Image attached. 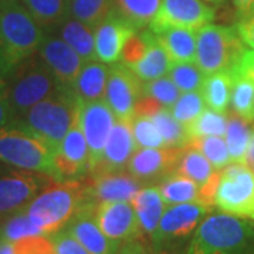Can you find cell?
Masks as SVG:
<instances>
[{
	"label": "cell",
	"instance_id": "3",
	"mask_svg": "<svg viewBox=\"0 0 254 254\" xmlns=\"http://www.w3.org/2000/svg\"><path fill=\"white\" fill-rule=\"evenodd\" d=\"M185 254H254V223L230 213H212L200 222Z\"/></svg>",
	"mask_w": 254,
	"mask_h": 254
},
{
	"label": "cell",
	"instance_id": "34",
	"mask_svg": "<svg viewBox=\"0 0 254 254\" xmlns=\"http://www.w3.org/2000/svg\"><path fill=\"white\" fill-rule=\"evenodd\" d=\"M150 119L154 122L155 127L163 136L167 147H184L188 144L190 137H188L187 127L174 119L170 109L163 108L158 112H155L154 115H151Z\"/></svg>",
	"mask_w": 254,
	"mask_h": 254
},
{
	"label": "cell",
	"instance_id": "42",
	"mask_svg": "<svg viewBox=\"0 0 254 254\" xmlns=\"http://www.w3.org/2000/svg\"><path fill=\"white\" fill-rule=\"evenodd\" d=\"M153 31H143L140 34H133L125 44L123 53H122V64H125L127 66H131L133 64H136L147 51V48L150 46V41L153 38Z\"/></svg>",
	"mask_w": 254,
	"mask_h": 254
},
{
	"label": "cell",
	"instance_id": "44",
	"mask_svg": "<svg viewBox=\"0 0 254 254\" xmlns=\"http://www.w3.org/2000/svg\"><path fill=\"white\" fill-rule=\"evenodd\" d=\"M50 237L54 243L55 254H89L66 229H63Z\"/></svg>",
	"mask_w": 254,
	"mask_h": 254
},
{
	"label": "cell",
	"instance_id": "40",
	"mask_svg": "<svg viewBox=\"0 0 254 254\" xmlns=\"http://www.w3.org/2000/svg\"><path fill=\"white\" fill-rule=\"evenodd\" d=\"M131 133L137 148L167 147L154 122L147 116H134L131 119Z\"/></svg>",
	"mask_w": 254,
	"mask_h": 254
},
{
	"label": "cell",
	"instance_id": "12",
	"mask_svg": "<svg viewBox=\"0 0 254 254\" xmlns=\"http://www.w3.org/2000/svg\"><path fill=\"white\" fill-rule=\"evenodd\" d=\"M143 92V81L125 64L109 66L105 102L116 119L128 120L134 118V108Z\"/></svg>",
	"mask_w": 254,
	"mask_h": 254
},
{
	"label": "cell",
	"instance_id": "50",
	"mask_svg": "<svg viewBox=\"0 0 254 254\" xmlns=\"http://www.w3.org/2000/svg\"><path fill=\"white\" fill-rule=\"evenodd\" d=\"M123 250H125V254H148L141 240H134V242L123 245Z\"/></svg>",
	"mask_w": 254,
	"mask_h": 254
},
{
	"label": "cell",
	"instance_id": "24",
	"mask_svg": "<svg viewBox=\"0 0 254 254\" xmlns=\"http://www.w3.org/2000/svg\"><path fill=\"white\" fill-rule=\"evenodd\" d=\"M170 60L174 63H195L196 30L171 27L155 34Z\"/></svg>",
	"mask_w": 254,
	"mask_h": 254
},
{
	"label": "cell",
	"instance_id": "33",
	"mask_svg": "<svg viewBox=\"0 0 254 254\" xmlns=\"http://www.w3.org/2000/svg\"><path fill=\"white\" fill-rule=\"evenodd\" d=\"M232 109L247 123L254 122V82L236 69L230 98Z\"/></svg>",
	"mask_w": 254,
	"mask_h": 254
},
{
	"label": "cell",
	"instance_id": "6",
	"mask_svg": "<svg viewBox=\"0 0 254 254\" xmlns=\"http://www.w3.org/2000/svg\"><path fill=\"white\" fill-rule=\"evenodd\" d=\"M245 51L236 27L209 23L196 30L195 64L205 75L236 69Z\"/></svg>",
	"mask_w": 254,
	"mask_h": 254
},
{
	"label": "cell",
	"instance_id": "54",
	"mask_svg": "<svg viewBox=\"0 0 254 254\" xmlns=\"http://www.w3.org/2000/svg\"><path fill=\"white\" fill-rule=\"evenodd\" d=\"M4 88H6V82H4L3 79H1V78H0V92L3 91Z\"/></svg>",
	"mask_w": 254,
	"mask_h": 254
},
{
	"label": "cell",
	"instance_id": "7",
	"mask_svg": "<svg viewBox=\"0 0 254 254\" xmlns=\"http://www.w3.org/2000/svg\"><path fill=\"white\" fill-rule=\"evenodd\" d=\"M61 89L58 81L40 61L23 63L13 76L9 88H4V93L9 99L10 106L14 112V120L24 115L30 108Z\"/></svg>",
	"mask_w": 254,
	"mask_h": 254
},
{
	"label": "cell",
	"instance_id": "29",
	"mask_svg": "<svg viewBox=\"0 0 254 254\" xmlns=\"http://www.w3.org/2000/svg\"><path fill=\"white\" fill-rule=\"evenodd\" d=\"M41 28L61 26L69 13V0H20Z\"/></svg>",
	"mask_w": 254,
	"mask_h": 254
},
{
	"label": "cell",
	"instance_id": "47",
	"mask_svg": "<svg viewBox=\"0 0 254 254\" xmlns=\"http://www.w3.org/2000/svg\"><path fill=\"white\" fill-rule=\"evenodd\" d=\"M13 120H14V112L11 109L9 99H7L4 89H3L0 92V130L3 127L9 126Z\"/></svg>",
	"mask_w": 254,
	"mask_h": 254
},
{
	"label": "cell",
	"instance_id": "55",
	"mask_svg": "<svg viewBox=\"0 0 254 254\" xmlns=\"http://www.w3.org/2000/svg\"><path fill=\"white\" fill-rule=\"evenodd\" d=\"M4 240H3V235H1V223H0V246L3 243Z\"/></svg>",
	"mask_w": 254,
	"mask_h": 254
},
{
	"label": "cell",
	"instance_id": "27",
	"mask_svg": "<svg viewBox=\"0 0 254 254\" xmlns=\"http://www.w3.org/2000/svg\"><path fill=\"white\" fill-rule=\"evenodd\" d=\"M61 38L81 55L85 63L98 61L95 50V28L76 18H68L61 24Z\"/></svg>",
	"mask_w": 254,
	"mask_h": 254
},
{
	"label": "cell",
	"instance_id": "18",
	"mask_svg": "<svg viewBox=\"0 0 254 254\" xmlns=\"http://www.w3.org/2000/svg\"><path fill=\"white\" fill-rule=\"evenodd\" d=\"M136 150V143L131 133V122L116 119V123L103 148L102 157L89 171V175L119 173L125 170Z\"/></svg>",
	"mask_w": 254,
	"mask_h": 254
},
{
	"label": "cell",
	"instance_id": "26",
	"mask_svg": "<svg viewBox=\"0 0 254 254\" xmlns=\"http://www.w3.org/2000/svg\"><path fill=\"white\" fill-rule=\"evenodd\" d=\"M171 65H173V61L170 60V57L165 53L163 46L158 43L157 36L153 34L150 46L147 48L144 55L128 68L136 73L141 81L147 82L155 79V78L165 76L170 71Z\"/></svg>",
	"mask_w": 254,
	"mask_h": 254
},
{
	"label": "cell",
	"instance_id": "30",
	"mask_svg": "<svg viewBox=\"0 0 254 254\" xmlns=\"http://www.w3.org/2000/svg\"><path fill=\"white\" fill-rule=\"evenodd\" d=\"M158 190L161 192L165 205L185 203V202H198L199 187L190 178L173 173L160 181Z\"/></svg>",
	"mask_w": 254,
	"mask_h": 254
},
{
	"label": "cell",
	"instance_id": "57",
	"mask_svg": "<svg viewBox=\"0 0 254 254\" xmlns=\"http://www.w3.org/2000/svg\"><path fill=\"white\" fill-rule=\"evenodd\" d=\"M252 219H253V220H254V215H253V216H252Z\"/></svg>",
	"mask_w": 254,
	"mask_h": 254
},
{
	"label": "cell",
	"instance_id": "23",
	"mask_svg": "<svg viewBox=\"0 0 254 254\" xmlns=\"http://www.w3.org/2000/svg\"><path fill=\"white\" fill-rule=\"evenodd\" d=\"M130 202L136 210V215L144 236L151 237L157 230L164 210H165V202L161 196L158 187L141 188Z\"/></svg>",
	"mask_w": 254,
	"mask_h": 254
},
{
	"label": "cell",
	"instance_id": "39",
	"mask_svg": "<svg viewBox=\"0 0 254 254\" xmlns=\"http://www.w3.org/2000/svg\"><path fill=\"white\" fill-rule=\"evenodd\" d=\"M1 235H3L4 242L16 243L21 239L43 235V233L38 227L33 225L26 210L21 209V210H17V212L9 215L6 220L1 223Z\"/></svg>",
	"mask_w": 254,
	"mask_h": 254
},
{
	"label": "cell",
	"instance_id": "51",
	"mask_svg": "<svg viewBox=\"0 0 254 254\" xmlns=\"http://www.w3.org/2000/svg\"><path fill=\"white\" fill-rule=\"evenodd\" d=\"M153 254H185V247L177 246V247H167L161 250H155Z\"/></svg>",
	"mask_w": 254,
	"mask_h": 254
},
{
	"label": "cell",
	"instance_id": "14",
	"mask_svg": "<svg viewBox=\"0 0 254 254\" xmlns=\"http://www.w3.org/2000/svg\"><path fill=\"white\" fill-rule=\"evenodd\" d=\"M115 123H116V116L105 99L81 103L79 126L89 147L88 173L100 160Z\"/></svg>",
	"mask_w": 254,
	"mask_h": 254
},
{
	"label": "cell",
	"instance_id": "1",
	"mask_svg": "<svg viewBox=\"0 0 254 254\" xmlns=\"http://www.w3.org/2000/svg\"><path fill=\"white\" fill-rule=\"evenodd\" d=\"M44 38L43 28L20 0H0V72L16 71Z\"/></svg>",
	"mask_w": 254,
	"mask_h": 254
},
{
	"label": "cell",
	"instance_id": "28",
	"mask_svg": "<svg viewBox=\"0 0 254 254\" xmlns=\"http://www.w3.org/2000/svg\"><path fill=\"white\" fill-rule=\"evenodd\" d=\"M254 131L249 123L240 119L237 115L227 116V127L225 133L230 163L247 164V153L253 140Z\"/></svg>",
	"mask_w": 254,
	"mask_h": 254
},
{
	"label": "cell",
	"instance_id": "41",
	"mask_svg": "<svg viewBox=\"0 0 254 254\" xmlns=\"http://www.w3.org/2000/svg\"><path fill=\"white\" fill-rule=\"evenodd\" d=\"M141 95L150 96L155 99L163 108L170 109L175 103V100L180 98V89L175 86L170 76H161L151 81L143 82V92Z\"/></svg>",
	"mask_w": 254,
	"mask_h": 254
},
{
	"label": "cell",
	"instance_id": "45",
	"mask_svg": "<svg viewBox=\"0 0 254 254\" xmlns=\"http://www.w3.org/2000/svg\"><path fill=\"white\" fill-rule=\"evenodd\" d=\"M236 31L243 44L254 50V13L246 17H240L236 24Z\"/></svg>",
	"mask_w": 254,
	"mask_h": 254
},
{
	"label": "cell",
	"instance_id": "31",
	"mask_svg": "<svg viewBox=\"0 0 254 254\" xmlns=\"http://www.w3.org/2000/svg\"><path fill=\"white\" fill-rule=\"evenodd\" d=\"M163 0H115L116 11L136 30H141L155 17Z\"/></svg>",
	"mask_w": 254,
	"mask_h": 254
},
{
	"label": "cell",
	"instance_id": "21",
	"mask_svg": "<svg viewBox=\"0 0 254 254\" xmlns=\"http://www.w3.org/2000/svg\"><path fill=\"white\" fill-rule=\"evenodd\" d=\"M88 195L93 202L105 200H130L143 188V182L134 178L131 174L105 173L89 175L86 180Z\"/></svg>",
	"mask_w": 254,
	"mask_h": 254
},
{
	"label": "cell",
	"instance_id": "8",
	"mask_svg": "<svg viewBox=\"0 0 254 254\" xmlns=\"http://www.w3.org/2000/svg\"><path fill=\"white\" fill-rule=\"evenodd\" d=\"M219 212L240 218L254 215V170L247 164H229L220 171L215 195Z\"/></svg>",
	"mask_w": 254,
	"mask_h": 254
},
{
	"label": "cell",
	"instance_id": "9",
	"mask_svg": "<svg viewBox=\"0 0 254 254\" xmlns=\"http://www.w3.org/2000/svg\"><path fill=\"white\" fill-rule=\"evenodd\" d=\"M210 210L212 208L199 202L168 205L164 210L157 230L151 236L154 252L182 246L185 240L192 237L198 225Z\"/></svg>",
	"mask_w": 254,
	"mask_h": 254
},
{
	"label": "cell",
	"instance_id": "20",
	"mask_svg": "<svg viewBox=\"0 0 254 254\" xmlns=\"http://www.w3.org/2000/svg\"><path fill=\"white\" fill-rule=\"evenodd\" d=\"M55 165L63 180L75 178L88 171L89 147L83 136L79 120L71 127L54 153Z\"/></svg>",
	"mask_w": 254,
	"mask_h": 254
},
{
	"label": "cell",
	"instance_id": "58",
	"mask_svg": "<svg viewBox=\"0 0 254 254\" xmlns=\"http://www.w3.org/2000/svg\"><path fill=\"white\" fill-rule=\"evenodd\" d=\"M253 170H254V165H253Z\"/></svg>",
	"mask_w": 254,
	"mask_h": 254
},
{
	"label": "cell",
	"instance_id": "38",
	"mask_svg": "<svg viewBox=\"0 0 254 254\" xmlns=\"http://www.w3.org/2000/svg\"><path fill=\"white\" fill-rule=\"evenodd\" d=\"M206 103L202 96V92H184L170 108V112L175 120H178L181 125L187 127L203 112Z\"/></svg>",
	"mask_w": 254,
	"mask_h": 254
},
{
	"label": "cell",
	"instance_id": "17",
	"mask_svg": "<svg viewBox=\"0 0 254 254\" xmlns=\"http://www.w3.org/2000/svg\"><path fill=\"white\" fill-rule=\"evenodd\" d=\"M136 33V28L122 17L116 10H113L95 28V50L98 61L106 65L118 64L122 60L126 41Z\"/></svg>",
	"mask_w": 254,
	"mask_h": 254
},
{
	"label": "cell",
	"instance_id": "4",
	"mask_svg": "<svg viewBox=\"0 0 254 254\" xmlns=\"http://www.w3.org/2000/svg\"><path fill=\"white\" fill-rule=\"evenodd\" d=\"M81 103L71 89L61 88L54 95L38 102L33 108L11 122L48 144L53 151L60 147L64 137L79 120Z\"/></svg>",
	"mask_w": 254,
	"mask_h": 254
},
{
	"label": "cell",
	"instance_id": "46",
	"mask_svg": "<svg viewBox=\"0 0 254 254\" xmlns=\"http://www.w3.org/2000/svg\"><path fill=\"white\" fill-rule=\"evenodd\" d=\"M163 109V106L153 98L141 95L140 99L137 100L136 108H134V116H147L150 118L151 115H154L155 112Z\"/></svg>",
	"mask_w": 254,
	"mask_h": 254
},
{
	"label": "cell",
	"instance_id": "32",
	"mask_svg": "<svg viewBox=\"0 0 254 254\" xmlns=\"http://www.w3.org/2000/svg\"><path fill=\"white\" fill-rule=\"evenodd\" d=\"M115 7V0H69L71 17L83 24L96 28L109 16Z\"/></svg>",
	"mask_w": 254,
	"mask_h": 254
},
{
	"label": "cell",
	"instance_id": "5",
	"mask_svg": "<svg viewBox=\"0 0 254 254\" xmlns=\"http://www.w3.org/2000/svg\"><path fill=\"white\" fill-rule=\"evenodd\" d=\"M0 161L23 171L44 174L55 181H64L57 170L53 148L11 123L0 130Z\"/></svg>",
	"mask_w": 254,
	"mask_h": 254
},
{
	"label": "cell",
	"instance_id": "35",
	"mask_svg": "<svg viewBox=\"0 0 254 254\" xmlns=\"http://www.w3.org/2000/svg\"><path fill=\"white\" fill-rule=\"evenodd\" d=\"M188 145L196 148L208 158L216 171H222L230 163V155L225 138L220 136H203L190 138Z\"/></svg>",
	"mask_w": 254,
	"mask_h": 254
},
{
	"label": "cell",
	"instance_id": "53",
	"mask_svg": "<svg viewBox=\"0 0 254 254\" xmlns=\"http://www.w3.org/2000/svg\"><path fill=\"white\" fill-rule=\"evenodd\" d=\"M203 1L210 3V4H222V3H223V1H226V0H203Z\"/></svg>",
	"mask_w": 254,
	"mask_h": 254
},
{
	"label": "cell",
	"instance_id": "22",
	"mask_svg": "<svg viewBox=\"0 0 254 254\" xmlns=\"http://www.w3.org/2000/svg\"><path fill=\"white\" fill-rule=\"evenodd\" d=\"M108 73L109 66L100 61H89L83 64L71 86V92L78 102L88 103L105 99Z\"/></svg>",
	"mask_w": 254,
	"mask_h": 254
},
{
	"label": "cell",
	"instance_id": "16",
	"mask_svg": "<svg viewBox=\"0 0 254 254\" xmlns=\"http://www.w3.org/2000/svg\"><path fill=\"white\" fill-rule=\"evenodd\" d=\"M38 54L60 86L64 89H71L75 78L85 64L81 55L63 38L57 37H46L38 48Z\"/></svg>",
	"mask_w": 254,
	"mask_h": 254
},
{
	"label": "cell",
	"instance_id": "37",
	"mask_svg": "<svg viewBox=\"0 0 254 254\" xmlns=\"http://www.w3.org/2000/svg\"><path fill=\"white\" fill-rule=\"evenodd\" d=\"M168 76L181 93L200 91L206 78V75L195 63H174L168 71Z\"/></svg>",
	"mask_w": 254,
	"mask_h": 254
},
{
	"label": "cell",
	"instance_id": "49",
	"mask_svg": "<svg viewBox=\"0 0 254 254\" xmlns=\"http://www.w3.org/2000/svg\"><path fill=\"white\" fill-rule=\"evenodd\" d=\"M239 18L250 16L254 13V0H232Z\"/></svg>",
	"mask_w": 254,
	"mask_h": 254
},
{
	"label": "cell",
	"instance_id": "11",
	"mask_svg": "<svg viewBox=\"0 0 254 254\" xmlns=\"http://www.w3.org/2000/svg\"><path fill=\"white\" fill-rule=\"evenodd\" d=\"M93 216L102 232L120 245L144 237L136 210L128 200L98 202L93 206Z\"/></svg>",
	"mask_w": 254,
	"mask_h": 254
},
{
	"label": "cell",
	"instance_id": "52",
	"mask_svg": "<svg viewBox=\"0 0 254 254\" xmlns=\"http://www.w3.org/2000/svg\"><path fill=\"white\" fill-rule=\"evenodd\" d=\"M0 254H14V245L10 242H3L0 246Z\"/></svg>",
	"mask_w": 254,
	"mask_h": 254
},
{
	"label": "cell",
	"instance_id": "43",
	"mask_svg": "<svg viewBox=\"0 0 254 254\" xmlns=\"http://www.w3.org/2000/svg\"><path fill=\"white\" fill-rule=\"evenodd\" d=\"M14 245V254H55L51 237L37 235L18 240Z\"/></svg>",
	"mask_w": 254,
	"mask_h": 254
},
{
	"label": "cell",
	"instance_id": "48",
	"mask_svg": "<svg viewBox=\"0 0 254 254\" xmlns=\"http://www.w3.org/2000/svg\"><path fill=\"white\" fill-rule=\"evenodd\" d=\"M237 71L254 82V50L245 51L237 65Z\"/></svg>",
	"mask_w": 254,
	"mask_h": 254
},
{
	"label": "cell",
	"instance_id": "56",
	"mask_svg": "<svg viewBox=\"0 0 254 254\" xmlns=\"http://www.w3.org/2000/svg\"><path fill=\"white\" fill-rule=\"evenodd\" d=\"M116 254H125V250H123V247H122V249H120V250H119Z\"/></svg>",
	"mask_w": 254,
	"mask_h": 254
},
{
	"label": "cell",
	"instance_id": "10",
	"mask_svg": "<svg viewBox=\"0 0 254 254\" xmlns=\"http://www.w3.org/2000/svg\"><path fill=\"white\" fill-rule=\"evenodd\" d=\"M215 16V9L203 0H163L148 27L154 34L171 27L199 30Z\"/></svg>",
	"mask_w": 254,
	"mask_h": 254
},
{
	"label": "cell",
	"instance_id": "13",
	"mask_svg": "<svg viewBox=\"0 0 254 254\" xmlns=\"http://www.w3.org/2000/svg\"><path fill=\"white\" fill-rule=\"evenodd\" d=\"M54 181L48 175L31 171L0 175V219L26 208L40 190Z\"/></svg>",
	"mask_w": 254,
	"mask_h": 254
},
{
	"label": "cell",
	"instance_id": "19",
	"mask_svg": "<svg viewBox=\"0 0 254 254\" xmlns=\"http://www.w3.org/2000/svg\"><path fill=\"white\" fill-rule=\"evenodd\" d=\"M95 203L96 202L89 200L82 205V208L64 229H66L89 254H116L123 245L109 239L102 232L93 216Z\"/></svg>",
	"mask_w": 254,
	"mask_h": 254
},
{
	"label": "cell",
	"instance_id": "15",
	"mask_svg": "<svg viewBox=\"0 0 254 254\" xmlns=\"http://www.w3.org/2000/svg\"><path fill=\"white\" fill-rule=\"evenodd\" d=\"M185 147H161V148H137L127 164L128 174L141 182L163 180L175 173Z\"/></svg>",
	"mask_w": 254,
	"mask_h": 254
},
{
	"label": "cell",
	"instance_id": "25",
	"mask_svg": "<svg viewBox=\"0 0 254 254\" xmlns=\"http://www.w3.org/2000/svg\"><path fill=\"white\" fill-rule=\"evenodd\" d=\"M236 69L220 71V72L206 75L200 92H202V96H203L205 103L209 109L216 110L220 113H226L227 108L230 105Z\"/></svg>",
	"mask_w": 254,
	"mask_h": 254
},
{
	"label": "cell",
	"instance_id": "36",
	"mask_svg": "<svg viewBox=\"0 0 254 254\" xmlns=\"http://www.w3.org/2000/svg\"><path fill=\"white\" fill-rule=\"evenodd\" d=\"M226 127L227 116L225 113L205 108L199 116L187 126V131H188L190 140L203 136L223 137L226 133Z\"/></svg>",
	"mask_w": 254,
	"mask_h": 254
},
{
	"label": "cell",
	"instance_id": "2",
	"mask_svg": "<svg viewBox=\"0 0 254 254\" xmlns=\"http://www.w3.org/2000/svg\"><path fill=\"white\" fill-rule=\"evenodd\" d=\"M89 200L86 180H64L47 185L30 200L24 210L43 235L51 236L63 230L82 205Z\"/></svg>",
	"mask_w": 254,
	"mask_h": 254
}]
</instances>
